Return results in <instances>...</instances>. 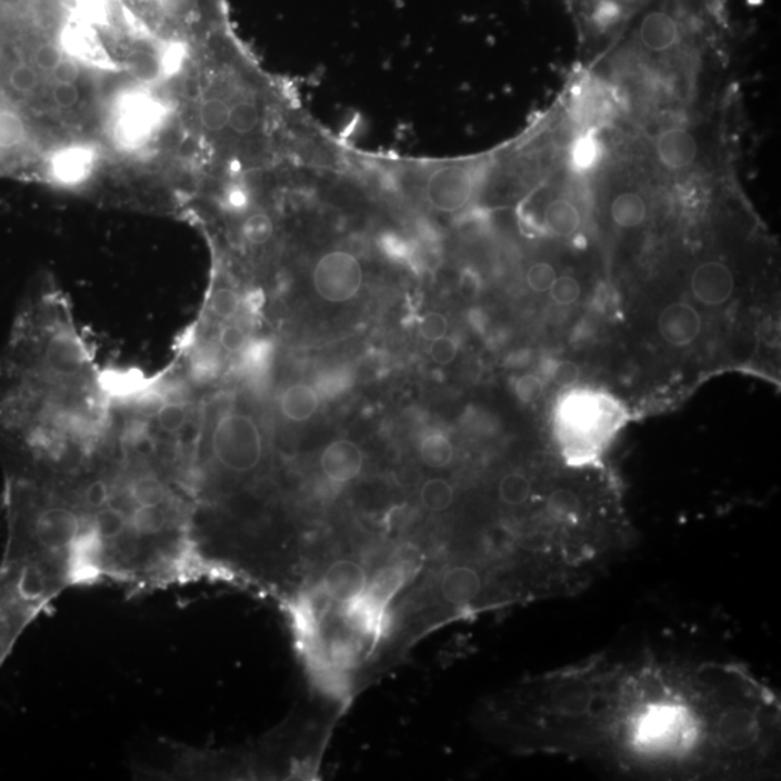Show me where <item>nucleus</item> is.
<instances>
[{"instance_id": "1", "label": "nucleus", "mask_w": 781, "mask_h": 781, "mask_svg": "<svg viewBox=\"0 0 781 781\" xmlns=\"http://www.w3.org/2000/svg\"><path fill=\"white\" fill-rule=\"evenodd\" d=\"M535 697L537 742L630 774L751 775L779 731L773 694L732 664L598 660L548 675Z\"/></svg>"}, {"instance_id": "2", "label": "nucleus", "mask_w": 781, "mask_h": 781, "mask_svg": "<svg viewBox=\"0 0 781 781\" xmlns=\"http://www.w3.org/2000/svg\"><path fill=\"white\" fill-rule=\"evenodd\" d=\"M0 559V670L26 631L62 593L79 588L73 554L26 514L7 511Z\"/></svg>"}, {"instance_id": "3", "label": "nucleus", "mask_w": 781, "mask_h": 781, "mask_svg": "<svg viewBox=\"0 0 781 781\" xmlns=\"http://www.w3.org/2000/svg\"><path fill=\"white\" fill-rule=\"evenodd\" d=\"M212 457L220 469L232 475L256 472L263 458V440L252 417L227 413L216 423L210 439Z\"/></svg>"}, {"instance_id": "4", "label": "nucleus", "mask_w": 781, "mask_h": 781, "mask_svg": "<svg viewBox=\"0 0 781 781\" xmlns=\"http://www.w3.org/2000/svg\"><path fill=\"white\" fill-rule=\"evenodd\" d=\"M481 170L472 164H449L428 171L421 180L424 200L435 212H462L475 198Z\"/></svg>"}, {"instance_id": "5", "label": "nucleus", "mask_w": 781, "mask_h": 781, "mask_svg": "<svg viewBox=\"0 0 781 781\" xmlns=\"http://www.w3.org/2000/svg\"><path fill=\"white\" fill-rule=\"evenodd\" d=\"M314 290L329 303H347L363 284L361 262L348 251L324 253L313 270Z\"/></svg>"}, {"instance_id": "6", "label": "nucleus", "mask_w": 781, "mask_h": 781, "mask_svg": "<svg viewBox=\"0 0 781 781\" xmlns=\"http://www.w3.org/2000/svg\"><path fill=\"white\" fill-rule=\"evenodd\" d=\"M162 110L156 100L143 94L123 99L118 118V136L124 146L137 147L147 142L161 121Z\"/></svg>"}, {"instance_id": "7", "label": "nucleus", "mask_w": 781, "mask_h": 781, "mask_svg": "<svg viewBox=\"0 0 781 781\" xmlns=\"http://www.w3.org/2000/svg\"><path fill=\"white\" fill-rule=\"evenodd\" d=\"M368 582V572L362 563L353 559H338L324 569L320 591L329 601L344 605L362 595Z\"/></svg>"}, {"instance_id": "8", "label": "nucleus", "mask_w": 781, "mask_h": 781, "mask_svg": "<svg viewBox=\"0 0 781 781\" xmlns=\"http://www.w3.org/2000/svg\"><path fill=\"white\" fill-rule=\"evenodd\" d=\"M439 591L448 605L457 610L471 608L485 591V574L477 564H452L440 577Z\"/></svg>"}, {"instance_id": "9", "label": "nucleus", "mask_w": 781, "mask_h": 781, "mask_svg": "<svg viewBox=\"0 0 781 781\" xmlns=\"http://www.w3.org/2000/svg\"><path fill=\"white\" fill-rule=\"evenodd\" d=\"M735 290L734 276L721 261L701 263L690 277V291L699 303L720 307L730 301Z\"/></svg>"}, {"instance_id": "10", "label": "nucleus", "mask_w": 781, "mask_h": 781, "mask_svg": "<svg viewBox=\"0 0 781 781\" xmlns=\"http://www.w3.org/2000/svg\"><path fill=\"white\" fill-rule=\"evenodd\" d=\"M658 329L661 339L670 347H688L701 334V314L693 306L680 301V303L670 304L661 311Z\"/></svg>"}, {"instance_id": "11", "label": "nucleus", "mask_w": 781, "mask_h": 781, "mask_svg": "<svg viewBox=\"0 0 781 781\" xmlns=\"http://www.w3.org/2000/svg\"><path fill=\"white\" fill-rule=\"evenodd\" d=\"M363 463L366 458L361 448L351 440H337L330 443L320 458L324 477L338 485L352 482L361 475Z\"/></svg>"}, {"instance_id": "12", "label": "nucleus", "mask_w": 781, "mask_h": 781, "mask_svg": "<svg viewBox=\"0 0 781 781\" xmlns=\"http://www.w3.org/2000/svg\"><path fill=\"white\" fill-rule=\"evenodd\" d=\"M682 28L668 9L647 12L639 26V40L651 52H665L679 44Z\"/></svg>"}, {"instance_id": "13", "label": "nucleus", "mask_w": 781, "mask_h": 781, "mask_svg": "<svg viewBox=\"0 0 781 781\" xmlns=\"http://www.w3.org/2000/svg\"><path fill=\"white\" fill-rule=\"evenodd\" d=\"M655 151L665 169L679 171L693 164L699 147L697 138L688 129L670 128L659 137Z\"/></svg>"}, {"instance_id": "14", "label": "nucleus", "mask_w": 781, "mask_h": 781, "mask_svg": "<svg viewBox=\"0 0 781 781\" xmlns=\"http://www.w3.org/2000/svg\"><path fill=\"white\" fill-rule=\"evenodd\" d=\"M93 167V153L86 148H67L52 160V174L64 184H77L88 179Z\"/></svg>"}, {"instance_id": "15", "label": "nucleus", "mask_w": 781, "mask_h": 781, "mask_svg": "<svg viewBox=\"0 0 781 781\" xmlns=\"http://www.w3.org/2000/svg\"><path fill=\"white\" fill-rule=\"evenodd\" d=\"M319 405L318 391L307 383H294V386L287 388L280 400L282 414L296 423L311 419Z\"/></svg>"}, {"instance_id": "16", "label": "nucleus", "mask_w": 781, "mask_h": 781, "mask_svg": "<svg viewBox=\"0 0 781 781\" xmlns=\"http://www.w3.org/2000/svg\"><path fill=\"white\" fill-rule=\"evenodd\" d=\"M544 224L554 237L569 238L581 228L582 216L572 201L555 199L544 210Z\"/></svg>"}, {"instance_id": "17", "label": "nucleus", "mask_w": 781, "mask_h": 781, "mask_svg": "<svg viewBox=\"0 0 781 781\" xmlns=\"http://www.w3.org/2000/svg\"><path fill=\"white\" fill-rule=\"evenodd\" d=\"M612 222L622 229H635L644 223L647 218L645 200L639 193L625 191L618 194L611 203Z\"/></svg>"}, {"instance_id": "18", "label": "nucleus", "mask_w": 781, "mask_h": 781, "mask_svg": "<svg viewBox=\"0 0 781 781\" xmlns=\"http://www.w3.org/2000/svg\"><path fill=\"white\" fill-rule=\"evenodd\" d=\"M419 453L421 462L431 469L448 468L454 459L453 443L439 431L428 433L421 439Z\"/></svg>"}, {"instance_id": "19", "label": "nucleus", "mask_w": 781, "mask_h": 781, "mask_svg": "<svg viewBox=\"0 0 781 781\" xmlns=\"http://www.w3.org/2000/svg\"><path fill=\"white\" fill-rule=\"evenodd\" d=\"M261 124V109L253 100L242 99L230 104L228 129L234 136H252Z\"/></svg>"}, {"instance_id": "20", "label": "nucleus", "mask_w": 781, "mask_h": 781, "mask_svg": "<svg viewBox=\"0 0 781 781\" xmlns=\"http://www.w3.org/2000/svg\"><path fill=\"white\" fill-rule=\"evenodd\" d=\"M28 138L26 119L17 110L0 108V151H12Z\"/></svg>"}, {"instance_id": "21", "label": "nucleus", "mask_w": 781, "mask_h": 781, "mask_svg": "<svg viewBox=\"0 0 781 781\" xmlns=\"http://www.w3.org/2000/svg\"><path fill=\"white\" fill-rule=\"evenodd\" d=\"M420 501L431 512H443L453 504L454 488L448 479H428L421 487Z\"/></svg>"}, {"instance_id": "22", "label": "nucleus", "mask_w": 781, "mask_h": 781, "mask_svg": "<svg viewBox=\"0 0 781 781\" xmlns=\"http://www.w3.org/2000/svg\"><path fill=\"white\" fill-rule=\"evenodd\" d=\"M533 485L529 477L521 472L507 473L498 485V497L508 507H522L529 502Z\"/></svg>"}, {"instance_id": "23", "label": "nucleus", "mask_w": 781, "mask_h": 781, "mask_svg": "<svg viewBox=\"0 0 781 781\" xmlns=\"http://www.w3.org/2000/svg\"><path fill=\"white\" fill-rule=\"evenodd\" d=\"M230 104L220 96L206 99L200 104L199 119L201 127L209 133H222L229 124Z\"/></svg>"}, {"instance_id": "24", "label": "nucleus", "mask_w": 781, "mask_h": 781, "mask_svg": "<svg viewBox=\"0 0 781 781\" xmlns=\"http://www.w3.org/2000/svg\"><path fill=\"white\" fill-rule=\"evenodd\" d=\"M353 376L347 368H333L320 373L314 381V390L320 399L332 400L344 394L352 387Z\"/></svg>"}, {"instance_id": "25", "label": "nucleus", "mask_w": 781, "mask_h": 781, "mask_svg": "<svg viewBox=\"0 0 781 781\" xmlns=\"http://www.w3.org/2000/svg\"><path fill=\"white\" fill-rule=\"evenodd\" d=\"M602 157V147L592 136H582L570 147V164L579 172L595 169Z\"/></svg>"}, {"instance_id": "26", "label": "nucleus", "mask_w": 781, "mask_h": 781, "mask_svg": "<svg viewBox=\"0 0 781 781\" xmlns=\"http://www.w3.org/2000/svg\"><path fill=\"white\" fill-rule=\"evenodd\" d=\"M274 222L266 212H256L248 216L242 224V237L248 243L256 247L266 246L274 237Z\"/></svg>"}, {"instance_id": "27", "label": "nucleus", "mask_w": 781, "mask_h": 781, "mask_svg": "<svg viewBox=\"0 0 781 781\" xmlns=\"http://www.w3.org/2000/svg\"><path fill=\"white\" fill-rule=\"evenodd\" d=\"M156 417L158 428L161 431L167 434H177L183 430L187 419H189V410L183 402L166 401L158 407Z\"/></svg>"}, {"instance_id": "28", "label": "nucleus", "mask_w": 781, "mask_h": 781, "mask_svg": "<svg viewBox=\"0 0 781 781\" xmlns=\"http://www.w3.org/2000/svg\"><path fill=\"white\" fill-rule=\"evenodd\" d=\"M242 299L233 289L229 287H220L210 297L209 310L210 313L220 320H232L237 318L241 311Z\"/></svg>"}, {"instance_id": "29", "label": "nucleus", "mask_w": 781, "mask_h": 781, "mask_svg": "<svg viewBox=\"0 0 781 781\" xmlns=\"http://www.w3.org/2000/svg\"><path fill=\"white\" fill-rule=\"evenodd\" d=\"M241 357L242 368L246 369L249 376L260 377L270 366L272 357L271 343L263 342V340L249 342L248 347L243 349Z\"/></svg>"}, {"instance_id": "30", "label": "nucleus", "mask_w": 781, "mask_h": 781, "mask_svg": "<svg viewBox=\"0 0 781 781\" xmlns=\"http://www.w3.org/2000/svg\"><path fill=\"white\" fill-rule=\"evenodd\" d=\"M166 21L183 23L198 12L199 0H153Z\"/></svg>"}, {"instance_id": "31", "label": "nucleus", "mask_w": 781, "mask_h": 781, "mask_svg": "<svg viewBox=\"0 0 781 781\" xmlns=\"http://www.w3.org/2000/svg\"><path fill=\"white\" fill-rule=\"evenodd\" d=\"M8 83L18 93L28 94L33 92L40 84V74L36 66L19 62L13 66L8 73Z\"/></svg>"}, {"instance_id": "32", "label": "nucleus", "mask_w": 781, "mask_h": 781, "mask_svg": "<svg viewBox=\"0 0 781 781\" xmlns=\"http://www.w3.org/2000/svg\"><path fill=\"white\" fill-rule=\"evenodd\" d=\"M249 333L242 324L229 323L223 326L219 332V344L224 352L230 354L242 353L243 349L248 347Z\"/></svg>"}, {"instance_id": "33", "label": "nucleus", "mask_w": 781, "mask_h": 781, "mask_svg": "<svg viewBox=\"0 0 781 781\" xmlns=\"http://www.w3.org/2000/svg\"><path fill=\"white\" fill-rule=\"evenodd\" d=\"M549 292L555 304L572 306L581 297V284H579L577 278L562 276L555 278Z\"/></svg>"}, {"instance_id": "34", "label": "nucleus", "mask_w": 781, "mask_h": 781, "mask_svg": "<svg viewBox=\"0 0 781 781\" xmlns=\"http://www.w3.org/2000/svg\"><path fill=\"white\" fill-rule=\"evenodd\" d=\"M527 284L535 292H548L552 289L558 274L548 262H537L527 271Z\"/></svg>"}, {"instance_id": "35", "label": "nucleus", "mask_w": 781, "mask_h": 781, "mask_svg": "<svg viewBox=\"0 0 781 781\" xmlns=\"http://www.w3.org/2000/svg\"><path fill=\"white\" fill-rule=\"evenodd\" d=\"M62 59L64 56H62L61 48L54 42H41L33 51V64L42 73H52Z\"/></svg>"}, {"instance_id": "36", "label": "nucleus", "mask_w": 781, "mask_h": 781, "mask_svg": "<svg viewBox=\"0 0 781 781\" xmlns=\"http://www.w3.org/2000/svg\"><path fill=\"white\" fill-rule=\"evenodd\" d=\"M544 392L543 380L535 373H525L517 380L515 382V394L519 400L525 402V404H531V402L539 401Z\"/></svg>"}, {"instance_id": "37", "label": "nucleus", "mask_w": 781, "mask_h": 781, "mask_svg": "<svg viewBox=\"0 0 781 781\" xmlns=\"http://www.w3.org/2000/svg\"><path fill=\"white\" fill-rule=\"evenodd\" d=\"M458 352V340L452 337H448V334L443 338L434 340L430 347L431 359H433L435 363H440V366H449V363H452L454 359H457Z\"/></svg>"}, {"instance_id": "38", "label": "nucleus", "mask_w": 781, "mask_h": 781, "mask_svg": "<svg viewBox=\"0 0 781 781\" xmlns=\"http://www.w3.org/2000/svg\"><path fill=\"white\" fill-rule=\"evenodd\" d=\"M448 319H445L442 313H435V311L425 314L420 322L421 337L425 340H430V342L445 337V334H448Z\"/></svg>"}, {"instance_id": "39", "label": "nucleus", "mask_w": 781, "mask_h": 781, "mask_svg": "<svg viewBox=\"0 0 781 781\" xmlns=\"http://www.w3.org/2000/svg\"><path fill=\"white\" fill-rule=\"evenodd\" d=\"M51 99L57 108L64 110L74 108L80 99L79 86L77 83H54Z\"/></svg>"}, {"instance_id": "40", "label": "nucleus", "mask_w": 781, "mask_h": 781, "mask_svg": "<svg viewBox=\"0 0 781 781\" xmlns=\"http://www.w3.org/2000/svg\"><path fill=\"white\" fill-rule=\"evenodd\" d=\"M581 378V368L572 361L555 363L552 369V380L560 388L573 387Z\"/></svg>"}, {"instance_id": "41", "label": "nucleus", "mask_w": 781, "mask_h": 781, "mask_svg": "<svg viewBox=\"0 0 781 781\" xmlns=\"http://www.w3.org/2000/svg\"><path fill=\"white\" fill-rule=\"evenodd\" d=\"M482 282L475 271L464 270L460 276L459 292L464 300H475L481 294Z\"/></svg>"}, {"instance_id": "42", "label": "nucleus", "mask_w": 781, "mask_h": 781, "mask_svg": "<svg viewBox=\"0 0 781 781\" xmlns=\"http://www.w3.org/2000/svg\"><path fill=\"white\" fill-rule=\"evenodd\" d=\"M51 76L54 83H77L80 79V67L73 59H62Z\"/></svg>"}, {"instance_id": "43", "label": "nucleus", "mask_w": 781, "mask_h": 781, "mask_svg": "<svg viewBox=\"0 0 781 781\" xmlns=\"http://www.w3.org/2000/svg\"><path fill=\"white\" fill-rule=\"evenodd\" d=\"M183 90L187 98L191 100H198L201 98V86L198 80L193 79V77L186 79Z\"/></svg>"}, {"instance_id": "44", "label": "nucleus", "mask_w": 781, "mask_h": 781, "mask_svg": "<svg viewBox=\"0 0 781 781\" xmlns=\"http://www.w3.org/2000/svg\"><path fill=\"white\" fill-rule=\"evenodd\" d=\"M613 2L620 4V7L627 11V9L637 7V4L643 2V0H613Z\"/></svg>"}]
</instances>
